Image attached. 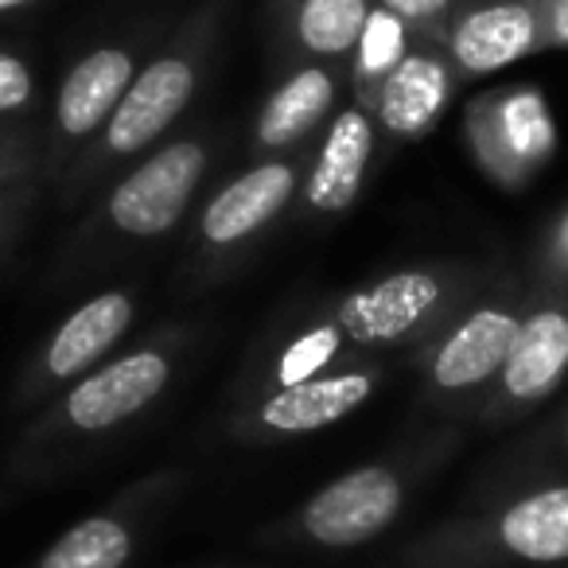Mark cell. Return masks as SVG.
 <instances>
[{"mask_svg": "<svg viewBox=\"0 0 568 568\" xmlns=\"http://www.w3.org/2000/svg\"><path fill=\"white\" fill-rule=\"evenodd\" d=\"M483 268L464 261H425L389 268L366 284L316 304L268 332L245 366L242 394L351 366H389L413 358L428 335L483 284Z\"/></svg>", "mask_w": 568, "mask_h": 568, "instance_id": "obj_1", "label": "cell"}, {"mask_svg": "<svg viewBox=\"0 0 568 568\" xmlns=\"http://www.w3.org/2000/svg\"><path fill=\"white\" fill-rule=\"evenodd\" d=\"M187 351V327H164L133 347H118L105 363H98L28 417L12 448L9 471L17 479L43 483L113 444L172 389Z\"/></svg>", "mask_w": 568, "mask_h": 568, "instance_id": "obj_2", "label": "cell"}, {"mask_svg": "<svg viewBox=\"0 0 568 568\" xmlns=\"http://www.w3.org/2000/svg\"><path fill=\"white\" fill-rule=\"evenodd\" d=\"M222 0H203L156 51L141 63L129 90L121 94L118 110L102 125V133L67 164L51 187L63 206H87L118 172H125L133 160H141L149 149H156L172 125L191 110V102L203 90L206 74L214 67L219 51Z\"/></svg>", "mask_w": 568, "mask_h": 568, "instance_id": "obj_3", "label": "cell"}, {"mask_svg": "<svg viewBox=\"0 0 568 568\" xmlns=\"http://www.w3.org/2000/svg\"><path fill=\"white\" fill-rule=\"evenodd\" d=\"M211 164V133L172 136L133 160L87 203V214L63 245L59 273L87 276L168 242L195 211Z\"/></svg>", "mask_w": 568, "mask_h": 568, "instance_id": "obj_4", "label": "cell"}, {"mask_svg": "<svg viewBox=\"0 0 568 568\" xmlns=\"http://www.w3.org/2000/svg\"><path fill=\"white\" fill-rule=\"evenodd\" d=\"M568 560V483H537L459 514L397 552L394 568H552Z\"/></svg>", "mask_w": 568, "mask_h": 568, "instance_id": "obj_5", "label": "cell"}, {"mask_svg": "<svg viewBox=\"0 0 568 568\" xmlns=\"http://www.w3.org/2000/svg\"><path fill=\"white\" fill-rule=\"evenodd\" d=\"M308 160L312 149L257 156L245 172L211 191V199L199 206L187 230V253H183L180 268L187 288H211V284L234 276L253 257L268 230L301 199Z\"/></svg>", "mask_w": 568, "mask_h": 568, "instance_id": "obj_6", "label": "cell"}, {"mask_svg": "<svg viewBox=\"0 0 568 568\" xmlns=\"http://www.w3.org/2000/svg\"><path fill=\"white\" fill-rule=\"evenodd\" d=\"M529 288L514 276L487 273L483 284L428 335L409 358L425 397L448 413H479L514 347Z\"/></svg>", "mask_w": 568, "mask_h": 568, "instance_id": "obj_7", "label": "cell"}, {"mask_svg": "<svg viewBox=\"0 0 568 568\" xmlns=\"http://www.w3.org/2000/svg\"><path fill=\"white\" fill-rule=\"evenodd\" d=\"M436 456H440V448L397 452L389 459H374V464L335 475L293 518L268 529L281 537L273 545H308V549L343 552L378 541L405 514L413 490L433 471Z\"/></svg>", "mask_w": 568, "mask_h": 568, "instance_id": "obj_8", "label": "cell"}, {"mask_svg": "<svg viewBox=\"0 0 568 568\" xmlns=\"http://www.w3.org/2000/svg\"><path fill=\"white\" fill-rule=\"evenodd\" d=\"M136 320H141V293L133 284L102 288L74 304L24 358L17 386H12V413H36L55 394H63L71 382L105 363L133 335Z\"/></svg>", "mask_w": 568, "mask_h": 568, "instance_id": "obj_9", "label": "cell"}, {"mask_svg": "<svg viewBox=\"0 0 568 568\" xmlns=\"http://www.w3.org/2000/svg\"><path fill=\"white\" fill-rule=\"evenodd\" d=\"M568 378V268H541L529 284L514 347L503 374L490 386L479 417L483 425H514L545 405Z\"/></svg>", "mask_w": 568, "mask_h": 568, "instance_id": "obj_10", "label": "cell"}, {"mask_svg": "<svg viewBox=\"0 0 568 568\" xmlns=\"http://www.w3.org/2000/svg\"><path fill=\"white\" fill-rule=\"evenodd\" d=\"M144 36H118L82 51L59 79L48 125H43V183H55L74 156L102 133L121 94L144 63Z\"/></svg>", "mask_w": 568, "mask_h": 568, "instance_id": "obj_11", "label": "cell"}, {"mask_svg": "<svg viewBox=\"0 0 568 568\" xmlns=\"http://www.w3.org/2000/svg\"><path fill=\"white\" fill-rule=\"evenodd\" d=\"M389 378V366H351V371L316 374V378L288 382V386L237 394L230 417V436L242 444H281L324 433L339 420L355 417Z\"/></svg>", "mask_w": 568, "mask_h": 568, "instance_id": "obj_12", "label": "cell"}, {"mask_svg": "<svg viewBox=\"0 0 568 568\" xmlns=\"http://www.w3.org/2000/svg\"><path fill=\"white\" fill-rule=\"evenodd\" d=\"M467 144L503 187L534 180L557 152V125L537 87H498L467 105Z\"/></svg>", "mask_w": 568, "mask_h": 568, "instance_id": "obj_13", "label": "cell"}, {"mask_svg": "<svg viewBox=\"0 0 568 568\" xmlns=\"http://www.w3.org/2000/svg\"><path fill=\"white\" fill-rule=\"evenodd\" d=\"M175 487L180 479L172 471L144 475L133 487L118 490L102 510L63 529L28 568H129L149 526L172 503Z\"/></svg>", "mask_w": 568, "mask_h": 568, "instance_id": "obj_14", "label": "cell"}, {"mask_svg": "<svg viewBox=\"0 0 568 568\" xmlns=\"http://www.w3.org/2000/svg\"><path fill=\"white\" fill-rule=\"evenodd\" d=\"M440 43L459 82L487 79L529 55H545L541 0H452Z\"/></svg>", "mask_w": 568, "mask_h": 568, "instance_id": "obj_15", "label": "cell"}, {"mask_svg": "<svg viewBox=\"0 0 568 568\" xmlns=\"http://www.w3.org/2000/svg\"><path fill=\"white\" fill-rule=\"evenodd\" d=\"M378 121L366 105H358L355 98L339 105L327 129L320 133V144L312 149L296 211L316 222L343 219L363 195L374 152H378Z\"/></svg>", "mask_w": 568, "mask_h": 568, "instance_id": "obj_16", "label": "cell"}, {"mask_svg": "<svg viewBox=\"0 0 568 568\" xmlns=\"http://www.w3.org/2000/svg\"><path fill=\"white\" fill-rule=\"evenodd\" d=\"M343 90H347V63H316V59L288 63V71L276 79L253 118L250 152L281 156V152L308 149L312 136L324 133L327 121L335 118Z\"/></svg>", "mask_w": 568, "mask_h": 568, "instance_id": "obj_17", "label": "cell"}, {"mask_svg": "<svg viewBox=\"0 0 568 568\" xmlns=\"http://www.w3.org/2000/svg\"><path fill=\"white\" fill-rule=\"evenodd\" d=\"M464 87L452 67L440 40H413L402 63L389 71V79L378 87L366 110L378 121V133L394 144L420 141L436 129L444 110L452 105L456 90Z\"/></svg>", "mask_w": 568, "mask_h": 568, "instance_id": "obj_18", "label": "cell"}, {"mask_svg": "<svg viewBox=\"0 0 568 568\" xmlns=\"http://www.w3.org/2000/svg\"><path fill=\"white\" fill-rule=\"evenodd\" d=\"M374 0H273V36L288 63H347Z\"/></svg>", "mask_w": 568, "mask_h": 568, "instance_id": "obj_19", "label": "cell"}, {"mask_svg": "<svg viewBox=\"0 0 568 568\" xmlns=\"http://www.w3.org/2000/svg\"><path fill=\"white\" fill-rule=\"evenodd\" d=\"M413 40L417 36H413V28L397 12L374 4L355 40V51L347 59V90L358 105H371V98L378 94V87L389 79V71L405 59Z\"/></svg>", "mask_w": 568, "mask_h": 568, "instance_id": "obj_20", "label": "cell"}, {"mask_svg": "<svg viewBox=\"0 0 568 568\" xmlns=\"http://www.w3.org/2000/svg\"><path fill=\"white\" fill-rule=\"evenodd\" d=\"M40 105H43V87L32 59L20 48L0 43V121L36 125Z\"/></svg>", "mask_w": 568, "mask_h": 568, "instance_id": "obj_21", "label": "cell"}, {"mask_svg": "<svg viewBox=\"0 0 568 568\" xmlns=\"http://www.w3.org/2000/svg\"><path fill=\"white\" fill-rule=\"evenodd\" d=\"M43 183V129L0 121V187Z\"/></svg>", "mask_w": 568, "mask_h": 568, "instance_id": "obj_22", "label": "cell"}, {"mask_svg": "<svg viewBox=\"0 0 568 568\" xmlns=\"http://www.w3.org/2000/svg\"><path fill=\"white\" fill-rule=\"evenodd\" d=\"M43 187H48V183H40V180L0 187V268H4V261L12 257V250H17L20 237H24L36 206H40Z\"/></svg>", "mask_w": 568, "mask_h": 568, "instance_id": "obj_23", "label": "cell"}, {"mask_svg": "<svg viewBox=\"0 0 568 568\" xmlns=\"http://www.w3.org/2000/svg\"><path fill=\"white\" fill-rule=\"evenodd\" d=\"M374 4L397 12V17L413 28V36H420V40H444L452 0H374Z\"/></svg>", "mask_w": 568, "mask_h": 568, "instance_id": "obj_24", "label": "cell"}, {"mask_svg": "<svg viewBox=\"0 0 568 568\" xmlns=\"http://www.w3.org/2000/svg\"><path fill=\"white\" fill-rule=\"evenodd\" d=\"M545 51H568V0H541Z\"/></svg>", "mask_w": 568, "mask_h": 568, "instance_id": "obj_25", "label": "cell"}, {"mask_svg": "<svg viewBox=\"0 0 568 568\" xmlns=\"http://www.w3.org/2000/svg\"><path fill=\"white\" fill-rule=\"evenodd\" d=\"M40 0H0V28L4 24H17L24 12H32Z\"/></svg>", "mask_w": 568, "mask_h": 568, "instance_id": "obj_26", "label": "cell"}, {"mask_svg": "<svg viewBox=\"0 0 568 568\" xmlns=\"http://www.w3.org/2000/svg\"><path fill=\"white\" fill-rule=\"evenodd\" d=\"M557 452L568 459V413L560 417V425H557Z\"/></svg>", "mask_w": 568, "mask_h": 568, "instance_id": "obj_27", "label": "cell"}, {"mask_svg": "<svg viewBox=\"0 0 568 568\" xmlns=\"http://www.w3.org/2000/svg\"><path fill=\"white\" fill-rule=\"evenodd\" d=\"M552 568H568V560H565V565H552Z\"/></svg>", "mask_w": 568, "mask_h": 568, "instance_id": "obj_28", "label": "cell"}]
</instances>
